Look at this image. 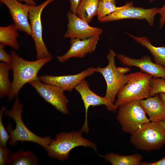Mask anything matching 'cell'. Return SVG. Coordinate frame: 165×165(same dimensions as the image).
Returning a JSON list of instances; mask_svg holds the SVG:
<instances>
[{
    "mask_svg": "<svg viewBox=\"0 0 165 165\" xmlns=\"http://www.w3.org/2000/svg\"><path fill=\"white\" fill-rule=\"evenodd\" d=\"M29 83L47 102L64 114L68 113V100L64 94V90L55 86L44 83L38 77Z\"/></svg>",
    "mask_w": 165,
    "mask_h": 165,
    "instance_id": "obj_9",
    "label": "cell"
},
{
    "mask_svg": "<svg viewBox=\"0 0 165 165\" xmlns=\"http://www.w3.org/2000/svg\"><path fill=\"white\" fill-rule=\"evenodd\" d=\"M118 109L117 119L121 130L126 133L132 134L143 124L150 121L138 101L127 103Z\"/></svg>",
    "mask_w": 165,
    "mask_h": 165,
    "instance_id": "obj_7",
    "label": "cell"
},
{
    "mask_svg": "<svg viewBox=\"0 0 165 165\" xmlns=\"http://www.w3.org/2000/svg\"><path fill=\"white\" fill-rule=\"evenodd\" d=\"M20 1H24L27 4L30 6L36 5V4L34 0H18Z\"/></svg>",
    "mask_w": 165,
    "mask_h": 165,
    "instance_id": "obj_33",
    "label": "cell"
},
{
    "mask_svg": "<svg viewBox=\"0 0 165 165\" xmlns=\"http://www.w3.org/2000/svg\"><path fill=\"white\" fill-rule=\"evenodd\" d=\"M70 5V11L76 14L78 9L82 0H69Z\"/></svg>",
    "mask_w": 165,
    "mask_h": 165,
    "instance_id": "obj_30",
    "label": "cell"
},
{
    "mask_svg": "<svg viewBox=\"0 0 165 165\" xmlns=\"http://www.w3.org/2000/svg\"><path fill=\"white\" fill-rule=\"evenodd\" d=\"M99 39V35L85 39H71L69 50L64 54L57 56V58L61 63L72 58H82L87 54L95 51Z\"/></svg>",
    "mask_w": 165,
    "mask_h": 165,
    "instance_id": "obj_14",
    "label": "cell"
},
{
    "mask_svg": "<svg viewBox=\"0 0 165 165\" xmlns=\"http://www.w3.org/2000/svg\"><path fill=\"white\" fill-rule=\"evenodd\" d=\"M138 101L150 121L165 120V107L159 94Z\"/></svg>",
    "mask_w": 165,
    "mask_h": 165,
    "instance_id": "obj_17",
    "label": "cell"
},
{
    "mask_svg": "<svg viewBox=\"0 0 165 165\" xmlns=\"http://www.w3.org/2000/svg\"><path fill=\"white\" fill-rule=\"evenodd\" d=\"M129 78L118 92L115 105L119 107L131 101L146 98L149 97L151 81L153 76L142 71L128 74Z\"/></svg>",
    "mask_w": 165,
    "mask_h": 165,
    "instance_id": "obj_4",
    "label": "cell"
},
{
    "mask_svg": "<svg viewBox=\"0 0 165 165\" xmlns=\"http://www.w3.org/2000/svg\"><path fill=\"white\" fill-rule=\"evenodd\" d=\"M165 107V93H160L159 94Z\"/></svg>",
    "mask_w": 165,
    "mask_h": 165,
    "instance_id": "obj_34",
    "label": "cell"
},
{
    "mask_svg": "<svg viewBox=\"0 0 165 165\" xmlns=\"http://www.w3.org/2000/svg\"><path fill=\"white\" fill-rule=\"evenodd\" d=\"M123 6L117 7L115 4L108 1H100L98 8L97 16L98 20L119 10Z\"/></svg>",
    "mask_w": 165,
    "mask_h": 165,
    "instance_id": "obj_24",
    "label": "cell"
},
{
    "mask_svg": "<svg viewBox=\"0 0 165 165\" xmlns=\"http://www.w3.org/2000/svg\"><path fill=\"white\" fill-rule=\"evenodd\" d=\"M141 164L144 165H165V157L161 160L152 163L143 162L141 163Z\"/></svg>",
    "mask_w": 165,
    "mask_h": 165,
    "instance_id": "obj_31",
    "label": "cell"
},
{
    "mask_svg": "<svg viewBox=\"0 0 165 165\" xmlns=\"http://www.w3.org/2000/svg\"><path fill=\"white\" fill-rule=\"evenodd\" d=\"M130 142L142 151L150 152L159 149L165 144V129L159 122L150 121L131 134Z\"/></svg>",
    "mask_w": 165,
    "mask_h": 165,
    "instance_id": "obj_5",
    "label": "cell"
},
{
    "mask_svg": "<svg viewBox=\"0 0 165 165\" xmlns=\"http://www.w3.org/2000/svg\"><path fill=\"white\" fill-rule=\"evenodd\" d=\"M101 1H109L111 2H112L116 4V0H100Z\"/></svg>",
    "mask_w": 165,
    "mask_h": 165,
    "instance_id": "obj_36",
    "label": "cell"
},
{
    "mask_svg": "<svg viewBox=\"0 0 165 165\" xmlns=\"http://www.w3.org/2000/svg\"><path fill=\"white\" fill-rule=\"evenodd\" d=\"M127 34L135 41L147 48L152 55L155 62L165 68V46L156 47L152 45L150 40L145 36L138 37Z\"/></svg>",
    "mask_w": 165,
    "mask_h": 165,
    "instance_id": "obj_18",
    "label": "cell"
},
{
    "mask_svg": "<svg viewBox=\"0 0 165 165\" xmlns=\"http://www.w3.org/2000/svg\"><path fill=\"white\" fill-rule=\"evenodd\" d=\"M23 108V104L16 97L11 109L8 110L6 109L4 112L3 114L12 119L16 124L15 128L13 130L12 129L11 124L8 125L7 130L10 136L9 145H15L17 142L20 141L31 142L39 145L46 150L53 139L49 136H39L26 127L22 118Z\"/></svg>",
    "mask_w": 165,
    "mask_h": 165,
    "instance_id": "obj_2",
    "label": "cell"
},
{
    "mask_svg": "<svg viewBox=\"0 0 165 165\" xmlns=\"http://www.w3.org/2000/svg\"><path fill=\"white\" fill-rule=\"evenodd\" d=\"M117 68L118 70L120 73L124 75L130 70V68H129L123 67H117Z\"/></svg>",
    "mask_w": 165,
    "mask_h": 165,
    "instance_id": "obj_32",
    "label": "cell"
},
{
    "mask_svg": "<svg viewBox=\"0 0 165 165\" xmlns=\"http://www.w3.org/2000/svg\"><path fill=\"white\" fill-rule=\"evenodd\" d=\"M12 70L10 64L2 62L0 63V97L8 96L10 91L12 82L9 78V71Z\"/></svg>",
    "mask_w": 165,
    "mask_h": 165,
    "instance_id": "obj_23",
    "label": "cell"
},
{
    "mask_svg": "<svg viewBox=\"0 0 165 165\" xmlns=\"http://www.w3.org/2000/svg\"><path fill=\"white\" fill-rule=\"evenodd\" d=\"M158 14L160 16L159 23L160 28H161L165 23V4L162 7L158 8Z\"/></svg>",
    "mask_w": 165,
    "mask_h": 165,
    "instance_id": "obj_29",
    "label": "cell"
},
{
    "mask_svg": "<svg viewBox=\"0 0 165 165\" xmlns=\"http://www.w3.org/2000/svg\"><path fill=\"white\" fill-rule=\"evenodd\" d=\"M18 31L14 24L0 26V44L9 46L16 50L19 49L20 45L17 39Z\"/></svg>",
    "mask_w": 165,
    "mask_h": 165,
    "instance_id": "obj_19",
    "label": "cell"
},
{
    "mask_svg": "<svg viewBox=\"0 0 165 165\" xmlns=\"http://www.w3.org/2000/svg\"><path fill=\"white\" fill-rule=\"evenodd\" d=\"M5 45L0 44V60L2 62L10 64L11 60V55L8 54L5 50Z\"/></svg>",
    "mask_w": 165,
    "mask_h": 165,
    "instance_id": "obj_28",
    "label": "cell"
},
{
    "mask_svg": "<svg viewBox=\"0 0 165 165\" xmlns=\"http://www.w3.org/2000/svg\"><path fill=\"white\" fill-rule=\"evenodd\" d=\"M154 0H149L150 2H152Z\"/></svg>",
    "mask_w": 165,
    "mask_h": 165,
    "instance_id": "obj_37",
    "label": "cell"
},
{
    "mask_svg": "<svg viewBox=\"0 0 165 165\" xmlns=\"http://www.w3.org/2000/svg\"></svg>",
    "mask_w": 165,
    "mask_h": 165,
    "instance_id": "obj_38",
    "label": "cell"
},
{
    "mask_svg": "<svg viewBox=\"0 0 165 165\" xmlns=\"http://www.w3.org/2000/svg\"><path fill=\"white\" fill-rule=\"evenodd\" d=\"M113 165H138L141 163L142 156L138 153L123 156L111 152L103 156Z\"/></svg>",
    "mask_w": 165,
    "mask_h": 165,
    "instance_id": "obj_20",
    "label": "cell"
},
{
    "mask_svg": "<svg viewBox=\"0 0 165 165\" xmlns=\"http://www.w3.org/2000/svg\"><path fill=\"white\" fill-rule=\"evenodd\" d=\"M159 122L165 129V120L161 121Z\"/></svg>",
    "mask_w": 165,
    "mask_h": 165,
    "instance_id": "obj_35",
    "label": "cell"
},
{
    "mask_svg": "<svg viewBox=\"0 0 165 165\" xmlns=\"http://www.w3.org/2000/svg\"><path fill=\"white\" fill-rule=\"evenodd\" d=\"M10 63L13 72L12 86L8 100H12L17 96L19 91L26 84L38 78L37 74L42 67L50 61L52 57L34 61H28L20 57L14 51L11 52Z\"/></svg>",
    "mask_w": 165,
    "mask_h": 165,
    "instance_id": "obj_1",
    "label": "cell"
},
{
    "mask_svg": "<svg viewBox=\"0 0 165 165\" xmlns=\"http://www.w3.org/2000/svg\"><path fill=\"white\" fill-rule=\"evenodd\" d=\"M100 0H82L77 11L76 14L88 23L97 15Z\"/></svg>",
    "mask_w": 165,
    "mask_h": 165,
    "instance_id": "obj_21",
    "label": "cell"
},
{
    "mask_svg": "<svg viewBox=\"0 0 165 165\" xmlns=\"http://www.w3.org/2000/svg\"><path fill=\"white\" fill-rule=\"evenodd\" d=\"M116 55L115 51L111 49L107 56L108 64L103 68L98 67L96 71L103 75L106 82L107 88L105 97L113 104L118 92L127 83L129 78L128 74H122L118 70L115 62Z\"/></svg>",
    "mask_w": 165,
    "mask_h": 165,
    "instance_id": "obj_6",
    "label": "cell"
},
{
    "mask_svg": "<svg viewBox=\"0 0 165 165\" xmlns=\"http://www.w3.org/2000/svg\"><path fill=\"white\" fill-rule=\"evenodd\" d=\"M6 164L13 165H36L38 159L32 152L21 149L13 153Z\"/></svg>",
    "mask_w": 165,
    "mask_h": 165,
    "instance_id": "obj_22",
    "label": "cell"
},
{
    "mask_svg": "<svg viewBox=\"0 0 165 165\" xmlns=\"http://www.w3.org/2000/svg\"><path fill=\"white\" fill-rule=\"evenodd\" d=\"M158 8L154 7L145 9L134 6L133 3L129 2L123 7L100 20L101 22H106L120 20L133 19L145 20L150 26L153 25L156 15L158 14Z\"/></svg>",
    "mask_w": 165,
    "mask_h": 165,
    "instance_id": "obj_10",
    "label": "cell"
},
{
    "mask_svg": "<svg viewBox=\"0 0 165 165\" xmlns=\"http://www.w3.org/2000/svg\"><path fill=\"white\" fill-rule=\"evenodd\" d=\"M116 57L124 65L136 67L153 77L165 79V68L153 62L148 55L143 56L139 59L130 57L121 54H116Z\"/></svg>",
    "mask_w": 165,
    "mask_h": 165,
    "instance_id": "obj_16",
    "label": "cell"
},
{
    "mask_svg": "<svg viewBox=\"0 0 165 165\" xmlns=\"http://www.w3.org/2000/svg\"><path fill=\"white\" fill-rule=\"evenodd\" d=\"M67 29L64 37L65 38L85 39L102 34L101 28L90 26L88 23L71 11L67 13Z\"/></svg>",
    "mask_w": 165,
    "mask_h": 165,
    "instance_id": "obj_12",
    "label": "cell"
},
{
    "mask_svg": "<svg viewBox=\"0 0 165 165\" xmlns=\"http://www.w3.org/2000/svg\"><path fill=\"white\" fill-rule=\"evenodd\" d=\"M54 0H46L38 6H31L29 19L31 36L34 41L37 59L51 57L43 41L41 15L44 8Z\"/></svg>",
    "mask_w": 165,
    "mask_h": 165,
    "instance_id": "obj_8",
    "label": "cell"
},
{
    "mask_svg": "<svg viewBox=\"0 0 165 165\" xmlns=\"http://www.w3.org/2000/svg\"><path fill=\"white\" fill-rule=\"evenodd\" d=\"M8 8L14 23L18 30L31 35V31L29 21L30 5L23 4L18 0H0Z\"/></svg>",
    "mask_w": 165,
    "mask_h": 165,
    "instance_id": "obj_15",
    "label": "cell"
},
{
    "mask_svg": "<svg viewBox=\"0 0 165 165\" xmlns=\"http://www.w3.org/2000/svg\"><path fill=\"white\" fill-rule=\"evenodd\" d=\"M75 89L80 94L85 108V119L81 129L82 132L87 134L89 131L88 122V112L90 107L105 105L110 111H116L119 107L109 102L104 97L100 96L93 92L90 88L88 82L85 79L82 80Z\"/></svg>",
    "mask_w": 165,
    "mask_h": 165,
    "instance_id": "obj_11",
    "label": "cell"
},
{
    "mask_svg": "<svg viewBox=\"0 0 165 165\" xmlns=\"http://www.w3.org/2000/svg\"><path fill=\"white\" fill-rule=\"evenodd\" d=\"M6 107L2 106L1 107L0 111V146L2 147L6 146L8 141L10 139L9 135L8 134L3 124L2 118Z\"/></svg>",
    "mask_w": 165,
    "mask_h": 165,
    "instance_id": "obj_26",
    "label": "cell"
},
{
    "mask_svg": "<svg viewBox=\"0 0 165 165\" xmlns=\"http://www.w3.org/2000/svg\"><path fill=\"white\" fill-rule=\"evenodd\" d=\"M81 131L61 132L56 135L48 145L46 151L50 157L64 161L68 159L70 152L80 146L92 148L96 151L95 143L83 138Z\"/></svg>",
    "mask_w": 165,
    "mask_h": 165,
    "instance_id": "obj_3",
    "label": "cell"
},
{
    "mask_svg": "<svg viewBox=\"0 0 165 165\" xmlns=\"http://www.w3.org/2000/svg\"><path fill=\"white\" fill-rule=\"evenodd\" d=\"M97 68L90 67L73 75L53 76L43 75L38 76L41 82L57 86L64 91L71 92L82 80L96 72Z\"/></svg>",
    "mask_w": 165,
    "mask_h": 165,
    "instance_id": "obj_13",
    "label": "cell"
},
{
    "mask_svg": "<svg viewBox=\"0 0 165 165\" xmlns=\"http://www.w3.org/2000/svg\"><path fill=\"white\" fill-rule=\"evenodd\" d=\"M13 153L7 147L0 146V165L6 164Z\"/></svg>",
    "mask_w": 165,
    "mask_h": 165,
    "instance_id": "obj_27",
    "label": "cell"
},
{
    "mask_svg": "<svg viewBox=\"0 0 165 165\" xmlns=\"http://www.w3.org/2000/svg\"><path fill=\"white\" fill-rule=\"evenodd\" d=\"M160 93H165V79L152 77L151 81V90L149 96Z\"/></svg>",
    "mask_w": 165,
    "mask_h": 165,
    "instance_id": "obj_25",
    "label": "cell"
}]
</instances>
